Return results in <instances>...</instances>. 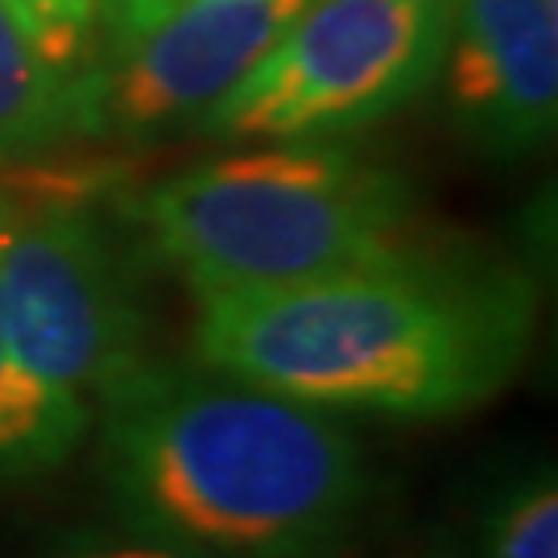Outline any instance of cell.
<instances>
[{"label":"cell","mask_w":558,"mask_h":558,"mask_svg":"<svg viewBox=\"0 0 558 558\" xmlns=\"http://www.w3.org/2000/svg\"><path fill=\"white\" fill-rule=\"evenodd\" d=\"M459 0H306L199 129L220 141H339L439 80Z\"/></svg>","instance_id":"4"},{"label":"cell","mask_w":558,"mask_h":558,"mask_svg":"<svg viewBox=\"0 0 558 558\" xmlns=\"http://www.w3.org/2000/svg\"><path fill=\"white\" fill-rule=\"evenodd\" d=\"M484 558H558V484L550 468L518 480L493 505Z\"/></svg>","instance_id":"10"},{"label":"cell","mask_w":558,"mask_h":558,"mask_svg":"<svg viewBox=\"0 0 558 558\" xmlns=\"http://www.w3.org/2000/svg\"><path fill=\"white\" fill-rule=\"evenodd\" d=\"M439 80L480 154H538L558 124V0H459Z\"/></svg>","instance_id":"7"},{"label":"cell","mask_w":558,"mask_h":558,"mask_svg":"<svg viewBox=\"0 0 558 558\" xmlns=\"http://www.w3.org/2000/svg\"><path fill=\"white\" fill-rule=\"evenodd\" d=\"M59 558H211V555H199V550H191V546H179V542L137 534V538L80 542V546H71V550H62Z\"/></svg>","instance_id":"12"},{"label":"cell","mask_w":558,"mask_h":558,"mask_svg":"<svg viewBox=\"0 0 558 558\" xmlns=\"http://www.w3.org/2000/svg\"><path fill=\"white\" fill-rule=\"evenodd\" d=\"M75 120V80L41 54L13 4L0 0V161L80 137Z\"/></svg>","instance_id":"9"},{"label":"cell","mask_w":558,"mask_h":558,"mask_svg":"<svg viewBox=\"0 0 558 558\" xmlns=\"http://www.w3.org/2000/svg\"><path fill=\"white\" fill-rule=\"evenodd\" d=\"M137 211L161 260L195 299H211L398 253L410 244L414 195L398 170L339 141H269L149 186Z\"/></svg>","instance_id":"3"},{"label":"cell","mask_w":558,"mask_h":558,"mask_svg":"<svg viewBox=\"0 0 558 558\" xmlns=\"http://www.w3.org/2000/svg\"><path fill=\"white\" fill-rule=\"evenodd\" d=\"M25 34L38 41V50L59 66L62 75L80 83V71L92 54L96 13L100 0H9Z\"/></svg>","instance_id":"11"},{"label":"cell","mask_w":558,"mask_h":558,"mask_svg":"<svg viewBox=\"0 0 558 558\" xmlns=\"http://www.w3.org/2000/svg\"><path fill=\"white\" fill-rule=\"evenodd\" d=\"M0 327L59 389L104 401L145 368V311L112 232L75 203L0 216Z\"/></svg>","instance_id":"6"},{"label":"cell","mask_w":558,"mask_h":558,"mask_svg":"<svg viewBox=\"0 0 558 558\" xmlns=\"http://www.w3.org/2000/svg\"><path fill=\"white\" fill-rule=\"evenodd\" d=\"M4 207H9V203H4V199H0V216H4Z\"/></svg>","instance_id":"13"},{"label":"cell","mask_w":558,"mask_h":558,"mask_svg":"<svg viewBox=\"0 0 558 558\" xmlns=\"http://www.w3.org/2000/svg\"><path fill=\"white\" fill-rule=\"evenodd\" d=\"M534 281L476 253H418L327 278L199 299L195 356L327 414L456 418L518 377Z\"/></svg>","instance_id":"1"},{"label":"cell","mask_w":558,"mask_h":558,"mask_svg":"<svg viewBox=\"0 0 558 558\" xmlns=\"http://www.w3.org/2000/svg\"><path fill=\"white\" fill-rule=\"evenodd\" d=\"M96 405L120 518L199 555H331L373 488L364 447L327 410L216 368L145 364Z\"/></svg>","instance_id":"2"},{"label":"cell","mask_w":558,"mask_h":558,"mask_svg":"<svg viewBox=\"0 0 558 558\" xmlns=\"http://www.w3.org/2000/svg\"><path fill=\"white\" fill-rule=\"evenodd\" d=\"M306 0H100L75 83V129L154 141L199 129Z\"/></svg>","instance_id":"5"},{"label":"cell","mask_w":558,"mask_h":558,"mask_svg":"<svg viewBox=\"0 0 558 558\" xmlns=\"http://www.w3.org/2000/svg\"><path fill=\"white\" fill-rule=\"evenodd\" d=\"M96 410L38 377L0 327V484L59 472L92 435Z\"/></svg>","instance_id":"8"}]
</instances>
